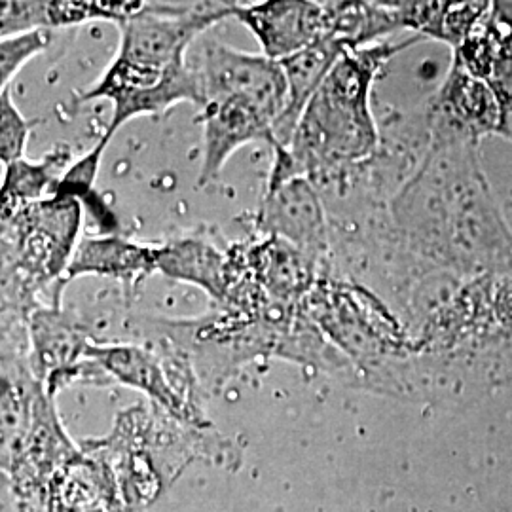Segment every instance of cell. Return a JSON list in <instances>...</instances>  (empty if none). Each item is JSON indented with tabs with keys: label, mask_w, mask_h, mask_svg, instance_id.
I'll use <instances>...</instances> for the list:
<instances>
[{
	"label": "cell",
	"mask_w": 512,
	"mask_h": 512,
	"mask_svg": "<svg viewBox=\"0 0 512 512\" xmlns=\"http://www.w3.org/2000/svg\"><path fill=\"white\" fill-rule=\"evenodd\" d=\"M200 80L203 160L198 184L219 179L230 156L253 141L272 145L287 107V78L266 55H253L219 42L203 44L192 63Z\"/></svg>",
	"instance_id": "cell-1"
},
{
	"label": "cell",
	"mask_w": 512,
	"mask_h": 512,
	"mask_svg": "<svg viewBox=\"0 0 512 512\" xmlns=\"http://www.w3.org/2000/svg\"><path fill=\"white\" fill-rule=\"evenodd\" d=\"M82 215V202L50 196L0 220L2 317L27 321L40 293L65 281L80 243Z\"/></svg>",
	"instance_id": "cell-2"
},
{
	"label": "cell",
	"mask_w": 512,
	"mask_h": 512,
	"mask_svg": "<svg viewBox=\"0 0 512 512\" xmlns=\"http://www.w3.org/2000/svg\"><path fill=\"white\" fill-rule=\"evenodd\" d=\"M365 67L353 59L338 63L311 97L289 152L302 177H311L370 145L365 112Z\"/></svg>",
	"instance_id": "cell-3"
},
{
	"label": "cell",
	"mask_w": 512,
	"mask_h": 512,
	"mask_svg": "<svg viewBox=\"0 0 512 512\" xmlns=\"http://www.w3.org/2000/svg\"><path fill=\"white\" fill-rule=\"evenodd\" d=\"M200 97V80L188 59L165 73H158L133 67L114 57L99 82L88 92L76 93L71 101L74 107L97 99L112 101V118L103 133L112 139L118 129L137 116L160 114L183 101L200 105Z\"/></svg>",
	"instance_id": "cell-4"
},
{
	"label": "cell",
	"mask_w": 512,
	"mask_h": 512,
	"mask_svg": "<svg viewBox=\"0 0 512 512\" xmlns=\"http://www.w3.org/2000/svg\"><path fill=\"white\" fill-rule=\"evenodd\" d=\"M228 255L232 268L249 277L277 304L302 306L317 285V262L283 239L258 236L232 243Z\"/></svg>",
	"instance_id": "cell-5"
},
{
	"label": "cell",
	"mask_w": 512,
	"mask_h": 512,
	"mask_svg": "<svg viewBox=\"0 0 512 512\" xmlns=\"http://www.w3.org/2000/svg\"><path fill=\"white\" fill-rule=\"evenodd\" d=\"M234 18L255 35L268 59L281 61L330 37L332 4L298 0L239 4Z\"/></svg>",
	"instance_id": "cell-6"
},
{
	"label": "cell",
	"mask_w": 512,
	"mask_h": 512,
	"mask_svg": "<svg viewBox=\"0 0 512 512\" xmlns=\"http://www.w3.org/2000/svg\"><path fill=\"white\" fill-rule=\"evenodd\" d=\"M258 236H274L317 262L325 247L323 209L310 179L298 177L266 190L255 215Z\"/></svg>",
	"instance_id": "cell-7"
},
{
	"label": "cell",
	"mask_w": 512,
	"mask_h": 512,
	"mask_svg": "<svg viewBox=\"0 0 512 512\" xmlns=\"http://www.w3.org/2000/svg\"><path fill=\"white\" fill-rule=\"evenodd\" d=\"M147 2H59L4 0L0 4V37L29 31H52L88 21L122 23L145 10Z\"/></svg>",
	"instance_id": "cell-8"
},
{
	"label": "cell",
	"mask_w": 512,
	"mask_h": 512,
	"mask_svg": "<svg viewBox=\"0 0 512 512\" xmlns=\"http://www.w3.org/2000/svg\"><path fill=\"white\" fill-rule=\"evenodd\" d=\"M158 272L173 281H183L200 287L219 306H224L228 296L230 256L228 245L207 230L190 232L179 238L156 245Z\"/></svg>",
	"instance_id": "cell-9"
},
{
	"label": "cell",
	"mask_w": 512,
	"mask_h": 512,
	"mask_svg": "<svg viewBox=\"0 0 512 512\" xmlns=\"http://www.w3.org/2000/svg\"><path fill=\"white\" fill-rule=\"evenodd\" d=\"M156 272V245H141L109 234L80 239L65 281L69 283L82 275L112 277L120 281L124 293L131 296L145 279Z\"/></svg>",
	"instance_id": "cell-10"
},
{
	"label": "cell",
	"mask_w": 512,
	"mask_h": 512,
	"mask_svg": "<svg viewBox=\"0 0 512 512\" xmlns=\"http://www.w3.org/2000/svg\"><path fill=\"white\" fill-rule=\"evenodd\" d=\"M338 40L323 38L302 52L281 59L279 65L287 78V107L281 114L274 131L272 147H291L298 122L308 107L311 97L321 88L325 78L329 76L330 65L336 54L340 52Z\"/></svg>",
	"instance_id": "cell-11"
},
{
	"label": "cell",
	"mask_w": 512,
	"mask_h": 512,
	"mask_svg": "<svg viewBox=\"0 0 512 512\" xmlns=\"http://www.w3.org/2000/svg\"><path fill=\"white\" fill-rule=\"evenodd\" d=\"M86 355L95 359L112 376L124 384L145 389L150 397L167 406L169 410L194 416V406L188 404L179 387L169 382L160 359L145 349L131 346H88Z\"/></svg>",
	"instance_id": "cell-12"
},
{
	"label": "cell",
	"mask_w": 512,
	"mask_h": 512,
	"mask_svg": "<svg viewBox=\"0 0 512 512\" xmlns=\"http://www.w3.org/2000/svg\"><path fill=\"white\" fill-rule=\"evenodd\" d=\"M27 329L40 374H54L55 370L73 365L74 359L90 346L86 330L69 311L61 310V302H40L27 317Z\"/></svg>",
	"instance_id": "cell-13"
},
{
	"label": "cell",
	"mask_w": 512,
	"mask_h": 512,
	"mask_svg": "<svg viewBox=\"0 0 512 512\" xmlns=\"http://www.w3.org/2000/svg\"><path fill=\"white\" fill-rule=\"evenodd\" d=\"M73 158L71 147L55 145L40 162L18 160L4 169L0 220L12 217L25 205L40 202L54 194L55 186L63 179Z\"/></svg>",
	"instance_id": "cell-14"
},
{
	"label": "cell",
	"mask_w": 512,
	"mask_h": 512,
	"mask_svg": "<svg viewBox=\"0 0 512 512\" xmlns=\"http://www.w3.org/2000/svg\"><path fill=\"white\" fill-rule=\"evenodd\" d=\"M109 143V137L103 135L99 139V143L86 156H82L80 160L71 164L52 194V196H67V198H74V200L82 202L84 209H88L97 222L103 224V232H114L116 217L110 213L109 207L101 202V198L93 194V186L97 181L101 158L109 147Z\"/></svg>",
	"instance_id": "cell-15"
},
{
	"label": "cell",
	"mask_w": 512,
	"mask_h": 512,
	"mask_svg": "<svg viewBox=\"0 0 512 512\" xmlns=\"http://www.w3.org/2000/svg\"><path fill=\"white\" fill-rule=\"evenodd\" d=\"M52 31H29L0 40V90H8L21 67L52 44Z\"/></svg>",
	"instance_id": "cell-16"
},
{
	"label": "cell",
	"mask_w": 512,
	"mask_h": 512,
	"mask_svg": "<svg viewBox=\"0 0 512 512\" xmlns=\"http://www.w3.org/2000/svg\"><path fill=\"white\" fill-rule=\"evenodd\" d=\"M33 122H29L19 112L12 90L0 92V160L8 167L25 158V147L29 141V133Z\"/></svg>",
	"instance_id": "cell-17"
}]
</instances>
